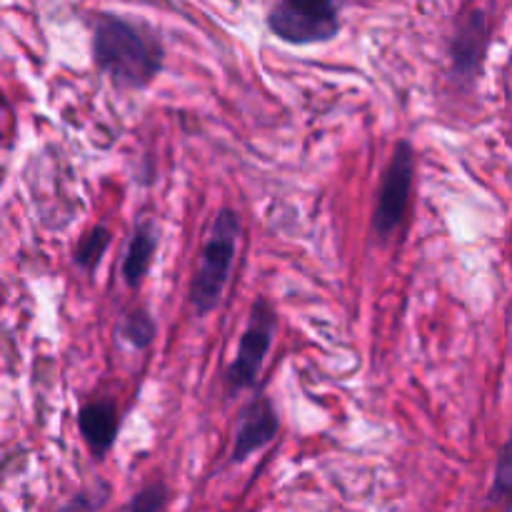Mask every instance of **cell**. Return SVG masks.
Segmentation results:
<instances>
[{
  "label": "cell",
  "instance_id": "6da1fadb",
  "mask_svg": "<svg viewBox=\"0 0 512 512\" xmlns=\"http://www.w3.org/2000/svg\"><path fill=\"white\" fill-rule=\"evenodd\" d=\"M93 60L118 88L143 90L163 70L165 45L145 20L100 13L93 20Z\"/></svg>",
  "mask_w": 512,
  "mask_h": 512
},
{
  "label": "cell",
  "instance_id": "7a4b0ae2",
  "mask_svg": "<svg viewBox=\"0 0 512 512\" xmlns=\"http://www.w3.org/2000/svg\"><path fill=\"white\" fill-rule=\"evenodd\" d=\"M240 230H243L240 215L233 208H220L210 225L193 283H190V305H193L195 315L213 313L223 300L230 273H233L235 255H238Z\"/></svg>",
  "mask_w": 512,
  "mask_h": 512
},
{
  "label": "cell",
  "instance_id": "3957f363",
  "mask_svg": "<svg viewBox=\"0 0 512 512\" xmlns=\"http://www.w3.org/2000/svg\"><path fill=\"white\" fill-rule=\"evenodd\" d=\"M268 30L288 45L328 43L343 30L340 5L333 0H283L268 10Z\"/></svg>",
  "mask_w": 512,
  "mask_h": 512
},
{
  "label": "cell",
  "instance_id": "277c9868",
  "mask_svg": "<svg viewBox=\"0 0 512 512\" xmlns=\"http://www.w3.org/2000/svg\"><path fill=\"white\" fill-rule=\"evenodd\" d=\"M275 333H278V315H275L273 305L268 300L258 298L253 308H250L248 325H245L243 335H240L238 353H235V358L225 368L223 378L230 395L258 385L260 370H263L265 358H268L270 348H273Z\"/></svg>",
  "mask_w": 512,
  "mask_h": 512
},
{
  "label": "cell",
  "instance_id": "5b68a950",
  "mask_svg": "<svg viewBox=\"0 0 512 512\" xmlns=\"http://www.w3.org/2000/svg\"><path fill=\"white\" fill-rule=\"evenodd\" d=\"M413 178L415 150L410 140H398L393 155H390L388 168H385L383 178H380L378 200H375L373 210L375 238L388 240L403 225L410 205V193H413Z\"/></svg>",
  "mask_w": 512,
  "mask_h": 512
},
{
  "label": "cell",
  "instance_id": "8992f818",
  "mask_svg": "<svg viewBox=\"0 0 512 512\" xmlns=\"http://www.w3.org/2000/svg\"><path fill=\"white\" fill-rule=\"evenodd\" d=\"M490 43V23L483 8H468L455 18L450 35V73L458 83L475 85L483 75Z\"/></svg>",
  "mask_w": 512,
  "mask_h": 512
},
{
  "label": "cell",
  "instance_id": "52a82bcc",
  "mask_svg": "<svg viewBox=\"0 0 512 512\" xmlns=\"http://www.w3.org/2000/svg\"><path fill=\"white\" fill-rule=\"evenodd\" d=\"M278 433L280 415L278 410H275L273 400H270L268 395H255L253 400H248V403L240 408L230 463L243 465L250 455L268 448V445L278 438Z\"/></svg>",
  "mask_w": 512,
  "mask_h": 512
},
{
  "label": "cell",
  "instance_id": "ba28073f",
  "mask_svg": "<svg viewBox=\"0 0 512 512\" xmlns=\"http://www.w3.org/2000/svg\"><path fill=\"white\" fill-rule=\"evenodd\" d=\"M78 430L95 458H105L120 430L118 408L113 400H90L78 410Z\"/></svg>",
  "mask_w": 512,
  "mask_h": 512
},
{
  "label": "cell",
  "instance_id": "9c48e42d",
  "mask_svg": "<svg viewBox=\"0 0 512 512\" xmlns=\"http://www.w3.org/2000/svg\"><path fill=\"white\" fill-rule=\"evenodd\" d=\"M158 240L160 230L153 220H140V223L135 225L133 238H130L128 250H125L123 268H120L128 288H138V285L143 283L150 265H153L155 253H158Z\"/></svg>",
  "mask_w": 512,
  "mask_h": 512
},
{
  "label": "cell",
  "instance_id": "30bf717a",
  "mask_svg": "<svg viewBox=\"0 0 512 512\" xmlns=\"http://www.w3.org/2000/svg\"><path fill=\"white\" fill-rule=\"evenodd\" d=\"M488 508L495 512L512 510V433L500 448L498 460H495L493 485L488 493Z\"/></svg>",
  "mask_w": 512,
  "mask_h": 512
},
{
  "label": "cell",
  "instance_id": "8fae6325",
  "mask_svg": "<svg viewBox=\"0 0 512 512\" xmlns=\"http://www.w3.org/2000/svg\"><path fill=\"white\" fill-rule=\"evenodd\" d=\"M118 338L125 340L130 348L145 350L158 338V323H155V318L145 308H133L120 318Z\"/></svg>",
  "mask_w": 512,
  "mask_h": 512
},
{
  "label": "cell",
  "instance_id": "7c38bea8",
  "mask_svg": "<svg viewBox=\"0 0 512 512\" xmlns=\"http://www.w3.org/2000/svg\"><path fill=\"white\" fill-rule=\"evenodd\" d=\"M110 240H113V233H110L108 225L103 223L93 225V228L80 238L78 248H75L73 253L75 265H78L80 270H85V273H93V270L100 265V260H103V255L108 253Z\"/></svg>",
  "mask_w": 512,
  "mask_h": 512
},
{
  "label": "cell",
  "instance_id": "4fadbf2b",
  "mask_svg": "<svg viewBox=\"0 0 512 512\" xmlns=\"http://www.w3.org/2000/svg\"><path fill=\"white\" fill-rule=\"evenodd\" d=\"M165 505H168V485L163 480H155L135 493L120 512H163Z\"/></svg>",
  "mask_w": 512,
  "mask_h": 512
},
{
  "label": "cell",
  "instance_id": "5bb4252c",
  "mask_svg": "<svg viewBox=\"0 0 512 512\" xmlns=\"http://www.w3.org/2000/svg\"><path fill=\"white\" fill-rule=\"evenodd\" d=\"M103 500H98L90 493H78L73 500H68L65 505H60L58 512H98Z\"/></svg>",
  "mask_w": 512,
  "mask_h": 512
}]
</instances>
